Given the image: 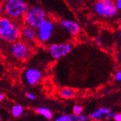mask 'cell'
I'll use <instances>...</instances> for the list:
<instances>
[{
  "mask_svg": "<svg viewBox=\"0 0 121 121\" xmlns=\"http://www.w3.org/2000/svg\"><path fill=\"white\" fill-rule=\"evenodd\" d=\"M21 27L19 22L3 15L0 18V39L10 44L19 40Z\"/></svg>",
  "mask_w": 121,
  "mask_h": 121,
  "instance_id": "cell-1",
  "label": "cell"
},
{
  "mask_svg": "<svg viewBox=\"0 0 121 121\" xmlns=\"http://www.w3.org/2000/svg\"><path fill=\"white\" fill-rule=\"evenodd\" d=\"M2 8L4 16L21 23L28 4L25 0H4Z\"/></svg>",
  "mask_w": 121,
  "mask_h": 121,
  "instance_id": "cell-2",
  "label": "cell"
},
{
  "mask_svg": "<svg viewBox=\"0 0 121 121\" xmlns=\"http://www.w3.org/2000/svg\"><path fill=\"white\" fill-rule=\"evenodd\" d=\"M47 19V14L45 10L37 5L28 6L22 18V22L25 25L36 29Z\"/></svg>",
  "mask_w": 121,
  "mask_h": 121,
  "instance_id": "cell-3",
  "label": "cell"
},
{
  "mask_svg": "<svg viewBox=\"0 0 121 121\" xmlns=\"http://www.w3.org/2000/svg\"><path fill=\"white\" fill-rule=\"evenodd\" d=\"M94 11L103 19H114L118 13L114 0H97L94 4Z\"/></svg>",
  "mask_w": 121,
  "mask_h": 121,
  "instance_id": "cell-4",
  "label": "cell"
},
{
  "mask_svg": "<svg viewBox=\"0 0 121 121\" xmlns=\"http://www.w3.org/2000/svg\"><path fill=\"white\" fill-rule=\"evenodd\" d=\"M56 28L53 20L46 19L36 28V42L40 44H47L51 40Z\"/></svg>",
  "mask_w": 121,
  "mask_h": 121,
  "instance_id": "cell-5",
  "label": "cell"
},
{
  "mask_svg": "<svg viewBox=\"0 0 121 121\" xmlns=\"http://www.w3.org/2000/svg\"><path fill=\"white\" fill-rule=\"evenodd\" d=\"M10 51L16 60L24 62L29 59L32 51L30 45L19 39L10 45Z\"/></svg>",
  "mask_w": 121,
  "mask_h": 121,
  "instance_id": "cell-6",
  "label": "cell"
},
{
  "mask_svg": "<svg viewBox=\"0 0 121 121\" xmlns=\"http://www.w3.org/2000/svg\"><path fill=\"white\" fill-rule=\"evenodd\" d=\"M73 48V45L70 43H53L48 46V53L54 60L61 59L70 53Z\"/></svg>",
  "mask_w": 121,
  "mask_h": 121,
  "instance_id": "cell-7",
  "label": "cell"
},
{
  "mask_svg": "<svg viewBox=\"0 0 121 121\" xmlns=\"http://www.w3.org/2000/svg\"><path fill=\"white\" fill-rule=\"evenodd\" d=\"M24 77L29 86H35L41 81L43 73L36 68H28L24 72Z\"/></svg>",
  "mask_w": 121,
  "mask_h": 121,
  "instance_id": "cell-8",
  "label": "cell"
},
{
  "mask_svg": "<svg viewBox=\"0 0 121 121\" xmlns=\"http://www.w3.org/2000/svg\"><path fill=\"white\" fill-rule=\"evenodd\" d=\"M20 39L29 45L36 43V30L27 25H22L20 31Z\"/></svg>",
  "mask_w": 121,
  "mask_h": 121,
  "instance_id": "cell-9",
  "label": "cell"
},
{
  "mask_svg": "<svg viewBox=\"0 0 121 121\" xmlns=\"http://www.w3.org/2000/svg\"><path fill=\"white\" fill-rule=\"evenodd\" d=\"M60 27L71 36H77L80 32V25L72 19H62L60 22Z\"/></svg>",
  "mask_w": 121,
  "mask_h": 121,
  "instance_id": "cell-10",
  "label": "cell"
},
{
  "mask_svg": "<svg viewBox=\"0 0 121 121\" xmlns=\"http://www.w3.org/2000/svg\"><path fill=\"white\" fill-rule=\"evenodd\" d=\"M110 112H111V109L110 108H106V107H102L93 112L89 115V117H90L91 120L94 121H98V120H100L102 118H103Z\"/></svg>",
  "mask_w": 121,
  "mask_h": 121,
  "instance_id": "cell-11",
  "label": "cell"
},
{
  "mask_svg": "<svg viewBox=\"0 0 121 121\" xmlns=\"http://www.w3.org/2000/svg\"><path fill=\"white\" fill-rule=\"evenodd\" d=\"M36 113L39 114L41 116L44 117L45 119L51 120L53 119L54 117V114L52 113V112L48 108H46V107H40L36 109Z\"/></svg>",
  "mask_w": 121,
  "mask_h": 121,
  "instance_id": "cell-12",
  "label": "cell"
},
{
  "mask_svg": "<svg viewBox=\"0 0 121 121\" xmlns=\"http://www.w3.org/2000/svg\"><path fill=\"white\" fill-rule=\"evenodd\" d=\"M60 95L64 99H71L74 96V91L69 88H63L60 91Z\"/></svg>",
  "mask_w": 121,
  "mask_h": 121,
  "instance_id": "cell-13",
  "label": "cell"
},
{
  "mask_svg": "<svg viewBox=\"0 0 121 121\" xmlns=\"http://www.w3.org/2000/svg\"><path fill=\"white\" fill-rule=\"evenodd\" d=\"M24 111L23 107L21 106V105L17 104L13 106V107L11 108V114L13 117H19L22 114Z\"/></svg>",
  "mask_w": 121,
  "mask_h": 121,
  "instance_id": "cell-14",
  "label": "cell"
},
{
  "mask_svg": "<svg viewBox=\"0 0 121 121\" xmlns=\"http://www.w3.org/2000/svg\"><path fill=\"white\" fill-rule=\"evenodd\" d=\"M88 117L85 115H76V114H69L68 121H86Z\"/></svg>",
  "mask_w": 121,
  "mask_h": 121,
  "instance_id": "cell-15",
  "label": "cell"
},
{
  "mask_svg": "<svg viewBox=\"0 0 121 121\" xmlns=\"http://www.w3.org/2000/svg\"><path fill=\"white\" fill-rule=\"evenodd\" d=\"M82 112H83V108L80 105H75L73 107V114L80 115L82 114Z\"/></svg>",
  "mask_w": 121,
  "mask_h": 121,
  "instance_id": "cell-16",
  "label": "cell"
},
{
  "mask_svg": "<svg viewBox=\"0 0 121 121\" xmlns=\"http://www.w3.org/2000/svg\"><path fill=\"white\" fill-rule=\"evenodd\" d=\"M95 43L98 45V46H103L104 45V40L103 38L100 36H98L95 39Z\"/></svg>",
  "mask_w": 121,
  "mask_h": 121,
  "instance_id": "cell-17",
  "label": "cell"
},
{
  "mask_svg": "<svg viewBox=\"0 0 121 121\" xmlns=\"http://www.w3.org/2000/svg\"><path fill=\"white\" fill-rule=\"evenodd\" d=\"M68 118H69V114H63L62 116L57 117L54 121H68Z\"/></svg>",
  "mask_w": 121,
  "mask_h": 121,
  "instance_id": "cell-18",
  "label": "cell"
},
{
  "mask_svg": "<svg viewBox=\"0 0 121 121\" xmlns=\"http://www.w3.org/2000/svg\"><path fill=\"white\" fill-rule=\"evenodd\" d=\"M114 4L117 11L121 10V0H114Z\"/></svg>",
  "mask_w": 121,
  "mask_h": 121,
  "instance_id": "cell-19",
  "label": "cell"
},
{
  "mask_svg": "<svg viewBox=\"0 0 121 121\" xmlns=\"http://www.w3.org/2000/svg\"><path fill=\"white\" fill-rule=\"evenodd\" d=\"M114 79L115 80L117 81V82H120L121 80V71H117L114 74Z\"/></svg>",
  "mask_w": 121,
  "mask_h": 121,
  "instance_id": "cell-20",
  "label": "cell"
},
{
  "mask_svg": "<svg viewBox=\"0 0 121 121\" xmlns=\"http://www.w3.org/2000/svg\"><path fill=\"white\" fill-rule=\"evenodd\" d=\"M115 114V112H110L108 114H107L106 116H105V119L106 120H112L114 118V116Z\"/></svg>",
  "mask_w": 121,
  "mask_h": 121,
  "instance_id": "cell-21",
  "label": "cell"
},
{
  "mask_svg": "<svg viewBox=\"0 0 121 121\" xmlns=\"http://www.w3.org/2000/svg\"><path fill=\"white\" fill-rule=\"evenodd\" d=\"M25 96H26V97H27L28 99H30V100H34V99H36L35 95H34V94H32V93H26Z\"/></svg>",
  "mask_w": 121,
  "mask_h": 121,
  "instance_id": "cell-22",
  "label": "cell"
},
{
  "mask_svg": "<svg viewBox=\"0 0 121 121\" xmlns=\"http://www.w3.org/2000/svg\"><path fill=\"white\" fill-rule=\"evenodd\" d=\"M114 121H121V114L120 113H115L114 118Z\"/></svg>",
  "mask_w": 121,
  "mask_h": 121,
  "instance_id": "cell-23",
  "label": "cell"
},
{
  "mask_svg": "<svg viewBox=\"0 0 121 121\" xmlns=\"http://www.w3.org/2000/svg\"><path fill=\"white\" fill-rule=\"evenodd\" d=\"M4 99V95L3 94L0 93V102H1V101H2Z\"/></svg>",
  "mask_w": 121,
  "mask_h": 121,
  "instance_id": "cell-24",
  "label": "cell"
},
{
  "mask_svg": "<svg viewBox=\"0 0 121 121\" xmlns=\"http://www.w3.org/2000/svg\"><path fill=\"white\" fill-rule=\"evenodd\" d=\"M3 16V11H2V5H0V18Z\"/></svg>",
  "mask_w": 121,
  "mask_h": 121,
  "instance_id": "cell-25",
  "label": "cell"
},
{
  "mask_svg": "<svg viewBox=\"0 0 121 121\" xmlns=\"http://www.w3.org/2000/svg\"><path fill=\"white\" fill-rule=\"evenodd\" d=\"M0 120H1V117H0Z\"/></svg>",
  "mask_w": 121,
  "mask_h": 121,
  "instance_id": "cell-26",
  "label": "cell"
}]
</instances>
